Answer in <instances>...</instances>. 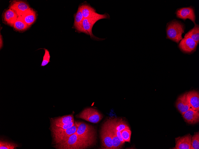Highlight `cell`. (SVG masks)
Here are the masks:
<instances>
[{"mask_svg": "<svg viewBox=\"0 0 199 149\" xmlns=\"http://www.w3.org/2000/svg\"><path fill=\"white\" fill-rule=\"evenodd\" d=\"M96 140L81 137L75 132L64 141L55 144L53 147L58 149H84L93 146Z\"/></svg>", "mask_w": 199, "mask_h": 149, "instance_id": "1", "label": "cell"}, {"mask_svg": "<svg viewBox=\"0 0 199 149\" xmlns=\"http://www.w3.org/2000/svg\"><path fill=\"white\" fill-rule=\"evenodd\" d=\"M185 28V24L180 21L174 19L170 21L166 26L167 38L178 43L183 39Z\"/></svg>", "mask_w": 199, "mask_h": 149, "instance_id": "2", "label": "cell"}, {"mask_svg": "<svg viewBox=\"0 0 199 149\" xmlns=\"http://www.w3.org/2000/svg\"><path fill=\"white\" fill-rule=\"evenodd\" d=\"M77 129V127L75 123L71 127L64 129L51 123L50 130L51 131L53 143L56 144L64 141L76 132Z\"/></svg>", "mask_w": 199, "mask_h": 149, "instance_id": "3", "label": "cell"}, {"mask_svg": "<svg viewBox=\"0 0 199 149\" xmlns=\"http://www.w3.org/2000/svg\"><path fill=\"white\" fill-rule=\"evenodd\" d=\"M0 48L1 50L3 47V41L2 36L1 33L0 34Z\"/></svg>", "mask_w": 199, "mask_h": 149, "instance_id": "29", "label": "cell"}, {"mask_svg": "<svg viewBox=\"0 0 199 149\" xmlns=\"http://www.w3.org/2000/svg\"><path fill=\"white\" fill-rule=\"evenodd\" d=\"M73 120H74L73 115H69L55 118H51L50 119V122L51 123L57 126L60 125L69 124Z\"/></svg>", "mask_w": 199, "mask_h": 149, "instance_id": "19", "label": "cell"}, {"mask_svg": "<svg viewBox=\"0 0 199 149\" xmlns=\"http://www.w3.org/2000/svg\"><path fill=\"white\" fill-rule=\"evenodd\" d=\"M192 137L188 134L175 138V145L172 149H191Z\"/></svg>", "mask_w": 199, "mask_h": 149, "instance_id": "11", "label": "cell"}, {"mask_svg": "<svg viewBox=\"0 0 199 149\" xmlns=\"http://www.w3.org/2000/svg\"><path fill=\"white\" fill-rule=\"evenodd\" d=\"M187 100L191 108L199 111V93L193 90L187 92Z\"/></svg>", "mask_w": 199, "mask_h": 149, "instance_id": "15", "label": "cell"}, {"mask_svg": "<svg viewBox=\"0 0 199 149\" xmlns=\"http://www.w3.org/2000/svg\"><path fill=\"white\" fill-rule=\"evenodd\" d=\"M195 11L194 7L192 6H190L178 8L176 10L175 13L177 18L181 19L184 20L189 19L195 24L196 23Z\"/></svg>", "mask_w": 199, "mask_h": 149, "instance_id": "7", "label": "cell"}, {"mask_svg": "<svg viewBox=\"0 0 199 149\" xmlns=\"http://www.w3.org/2000/svg\"><path fill=\"white\" fill-rule=\"evenodd\" d=\"M42 49L44 50L45 53L43 57L42 61V62L41 66H45L47 65L49 62H50V56L49 53V51L47 49L45 48H40L38 49Z\"/></svg>", "mask_w": 199, "mask_h": 149, "instance_id": "26", "label": "cell"}, {"mask_svg": "<svg viewBox=\"0 0 199 149\" xmlns=\"http://www.w3.org/2000/svg\"><path fill=\"white\" fill-rule=\"evenodd\" d=\"M77 127L76 133L79 136L86 139L96 140L95 130L92 126L83 122L75 121Z\"/></svg>", "mask_w": 199, "mask_h": 149, "instance_id": "5", "label": "cell"}, {"mask_svg": "<svg viewBox=\"0 0 199 149\" xmlns=\"http://www.w3.org/2000/svg\"><path fill=\"white\" fill-rule=\"evenodd\" d=\"M110 123L112 126V127L113 128V129L115 133V134L119 139L120 140V141L123 144L125 143V142L124 139H123L122 138V137L121 136V133L120 131H117V130H116L115 128H114L113 126V125L111 120H109Z\"/></svg>", "mask_w": 199, "mask_h": 149, "instance_id": "28", "label": "cell"}, {"mask_svg": "<svg viewBox=\"0 0 199 149\" xmlns=\"http://www.w3.org/2000/svg\"><path fill=\"white\" fill-rule=\"evenodd\" d=\"M186 93L179 96L175 103L176 108L182 115L191 108L187 100Z\"/></svg>", "mask_w": 199, "mask_h": 149, "instance_id": "12", "label": "cell"}, {"mask_svg": "<svg viewBox=\"0 0 199 149\" xmlns=\"http://www.w3.org/2000/svg\"><path fill=\"white\" fill-rule=\"evenodd\" d=\"M84 18H91L97 14L96 10L86 1L80 5Z\"/></svg>", "mask_w": 199, "mask_h": 149, "instance_id": "18", "label": "cell"}, {"mask_svg": "<svg viewBox=\"0 0 199 149\" xmlns=\"http://www.w3.org/2000/svg\"><path fill=\"white\" fill-rule=\"evenodd\" d=\"M105 123L111 133L112 137L113 149H120L124 144L120 141L115 134L110 123V121L109 120L106 122Z\"/></svg>", "mask_w": 199, "mask_h": 149, "instance_id": "20", "label": "cell"}, {"mask_svg": "<svg viewBox=\"0 0 199 149\" xmlns=\"http://www.w3.org/2000/svg\"><path fill=\"white\" fill-rule=\"evenodd\" d=\"M12 27L15 31L22 32L26 30L30 26L27 24L20 17H18L17 19L13 24Z\"/></svg>", "mask_w": 199, "mask_h": 149, "instance_id": "22", "label": "cell"}, {"mask_svg": "<svg viewBox=\"0 0 199 149\" xmlns=\"http://www.w3.org/2000/svg\"><path fill=\"white\" fill-rule=\"evenodd\" d=\"M198 44L192 39L184 38L180 41L178 45L180 49L186 53H191L195 51Z\"/></svg>", "mask_w": 199, "mask_h": 149, "instance_id": "10", "label": "cell"}, {"mask_svg": "<svg viewBox=\"0 0 199 149\" xmlns=\"http://www.w3.org/2000/svg\"><path fill=\"white\" fill-rule=\"evenodd\" d=\"M18 17L15 12L9 8L5 10L2 15L3 23L12 27Z\"/></svg>", "mask_w": 199, "mask_h": 149, "instance_id": "13", "label": "cell"}, {"mask_svg": "<svg viewBox=\"0 0 199 149\" xmlns=\"http://www.w3.org/2000/svg\"><path fill=\"white\" fill-rule=\"evenodd\" d=\"M184 38L189 37L194 40L198 44L199 42V26L195 24L194 27L186 33Z\"/></svg>", "mask_w": 199, "mask_h": 149, "instance_id": "21", "label": "cell"}, {"mask_svg": "<svg viewBox=\"0 0 199 149\" xmlns=\"http://www.w3.org/2000/svg\"><path fill=\"white\" fill-rule=\"evenodd\" d=\"M76 117L94 123H98L103 118L101 113L97 109L92 108L85 109L77 115Z\"/></svg>", "mask_w": 199, "mask_h": 149, "instance_id": "6", "label": "cell"}, {"mask_svg": "<svg viewBox=\"0 0 199 149\" xmlns=\"http://www.w3.org/2000/svg\"><path fill=\"white\" fill-rule=\"evenodd\" d=\"M110 15L107 13L101 14L97 13L94 16L88 18H84L83 22V26L84 33L89 35L92 39L100 40V39L93 34L92 29L93 26L98 21L103 19H110Z\"/></svg>", "mask_w": 199, "mask_h": 149, "instance_id": "4", "label": "cell"}, {"mask_svg": "<svg viewBox=\"0 0 199 149\" xmlns=\"http://www.w3.org/2000/svg\"><path fill=\"white\" fill-rule=\"evenodd\" d=\"M185 121L187 123L193 124L199 122V111L190 108L182 115Z\"/></svg>", "mask_w": 199, "mask_h": 149, "instance_id": "14", "label": "cell"}, {"mask_svg": "<svg viewBox=\"0 0 199 149\" xmlns=\"http://www.w3.org/2000/svg\"><path fill=\"white\" fill-rule=\"evenodd\" d=\"M111 121L114 128L117 131L121 132L125 129H130L126 122L122 119L111 120Z\"/></svg>", "mask_w": 199, "mask_h": 149, "instance_id": "23", "label": "cell"}, {"mask_svg": "<svg viewBox=\"0 0 199 149\" xmlns=\"http://www.w3.org/2000/svg\"><path fill=\"white\" fill-rule=\"evenodd\" d=\"M121 135L123 139L125 142H130L131 132L130 129H125L121 131Z\"/></svg>", "mask_w": 199, "mask_h": 149, "instance_id": "27", "label": "cell"}, {"mask_svg": "<svg viewBox=\"0 0 199 149\" xmlns=\"http://www.w3.org/2000/svg\"><path fill=\"white\" fill-rule=\"evenodd\" d=\"M8 8L13 10L19 17L30 7L25 1L14 0L10 1Z\"/></svg>", "mask_w": 199, "mask_h": 149, "instance_id": "9", "label": "cell"}, {"mask_svg": "<svg viewBox=\"0 0 199 149\" xmlns=\"http://www.w3.org/2000/svg\"><path fill=\"white\" fill-rule=\"evenodd\" d=\"M20 17L27 24L30 26L36 20L37 14L35 11L30 8L22 14Z\"/></svg>", "mask_w": 199, "mask_h": 149, "instance_id": "16", "label": "cell"}, {"mask_svg": "<svg viewBox=\"0 0 199 149\" xmlns=\"http://www.w3.org/2000/svg\"><path fill=\"white\" fill-rule=\"evenodd\" d=\"M191 149H199V132L194 133L191 137Z\"/></svg>", "mask_w": 199, "mask_h": 149, "instance_id": "25", "label": "cell"}, {"mask_svg": "<svg viewBox=\"0 0 199 149\" xmlns=\"http://www.w3.org/2000/svg\"><path fill=\"white\" fill-rule=\"evenodd\" d=\"M74 18L73 28L78 32L84 33L83 22L84 18L80 5L79 6L77 12L74 15Z\"/></svg>", "mask_w": 199, "mask_h": 149, "instance_id": "17", "label": "cell"}, {"mask_svg": "<svg viewBox=\"0 0 199 149\" xmlns=\"http://www.w3.org/2000/svg\"><path fill=\"white\" fill-rule=\"evenodd\" d=\"M100 137L102 148L113 149L111 133L105 123L104 124L101 130Z\"/></svg>", "mask_w": 199, "mask_h": 149, "instance_id": "8", "label": "cell"}, {"mask_svg": "<svg viewBox=\"0 0 199 149\" xmlns=\"http://www.w3.org/2000/svg\"><path fill=\"white\" fill-rule=\"evenodd\" d=\"M18 146L17 144L13 142L0 139V149H14Z\"/></svg>", "mask_w": 199, "mask_h": 149, "instance_id": "24", "label": "cell"}]
</instances>
